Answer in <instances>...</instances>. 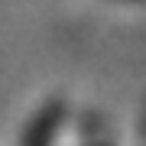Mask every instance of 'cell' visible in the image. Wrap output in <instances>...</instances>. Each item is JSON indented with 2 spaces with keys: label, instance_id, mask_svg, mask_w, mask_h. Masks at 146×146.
<instances>
[{
  "label": "cell",
  "instance_id": "1",
  "mask_svg": "<svg viewBox=\"0 0 146 146\" xmlns=\"http://www.w3.org/2000/svg\"><path fill=\"white\" fill-rule=\"evenodd\" d=\"M58 123H62V104L46 107V110L36 117V123L29 127L23 146H49V143H52V136H55V127H58Z\"/></svg>",
  "mask_w": 146,
  "mask_h": 146
}]
</instances>
